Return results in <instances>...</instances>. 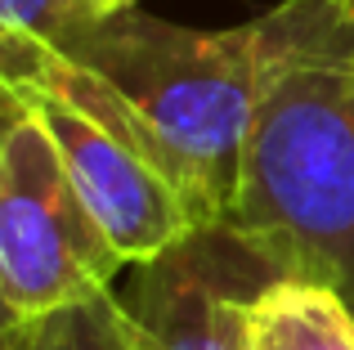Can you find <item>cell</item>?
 Returning a JSON list of instances; mask_svg holds the SVG:
<instances>
[{"label": "cell", "instance_id": "obj_8", "mask_svg": "<svg viewBox=\"0 0 354 350\" xmlns=\"http://www.w3.org/2000/svg\"><path fill=\"white\" fill-rule=\"evenodd\" d=\"M104 18V0H0V36L68 50Z\"/></svg>", "mask_w": 354, "mask_h": 350}, {"label": "cell", "instance_id": "obj_4", "mask_svg": "<svg viewBox=\"0 0 354 350\" xmlns=\"http://www.w3.org/2000/svg\"><path fill=\"white\" fill-rule=\"evenodd\" d=\"M0 99V306L5 319H41L113 292L126 256L81 198L41 117L5 90Z\"/></svg>", "mask_w": 354, "mask_h": 350}, {"label": "cell", "instance_id": "obj_6", "mask_svg": "<svg viewBox=\"0 0 354 350\" xmlns=\"http://www.w3.org/2000/svg\"><path fill=\"white\" fill-rule=\"evenodd\" d=\"M251 350H354V310L323 283L278 279L256 301Z\"/></svg>", "mask_w": 354, "mask_h": 350}, {"label": "cell", "instance_id": "obj_1", "mask_svg": "<svg viewBox=\"0 0 354 350\" xmlns=\"http://www.w3.org/2000/svg\"><path fill=\"white\" fill-rule=\"evenodd\" d=\"M234 220L354 310V0H278Z\"/></svg>", "mask_w": 354, "mask_h": 350}, {"label": "cell", "instance_id": "obj_5", "mask_svg": "<svg viewBox=\"0 0 354 350\" xmlns=\"http://www.w3.org/2000/svg\"><path fill=\"white\" fill-rule=\"evenodd\" d=\"M287 270L234 220L198 225L135 265L121 306L135 350H251L256 301Z\"/></svg>", "mask_w": 354, "mask_h": 350}, {"label": "cell", "instance_id": "obj_2", "mask_svg": "<svg viewBox=\"0 0 354 350\" xmlns=\"http://www.w3.org/2000/svg\"><path fill=\"white\" fill-rule=\"evenodd\" d=\"M269 18L202 32L144 9L104 14L68 59L108 81L162 140L198 225L229 220L256 95L269 68Z\"/></svg>", "mask_w": 354, "mask_h": 350}, {"label": "cell", "instance_id": "obj_7", "mask_svg": "<svg viewBox=\"0 0 354 350\" xmlns=\"http://www.w3.org/2000/svg\"><path fill=\"white\" fill-rule=\"evenodd\" d=\"M5 350H135L126 306L113 292L59 306L41 319H5Z\"/></svg>", "mask_w": 354, "mask_h": 350}, {"label": "cell", "instance_id": "obj_3", "mask_svg": "<svg viewBox=\"0 0 354 350\" xmlns=\"http://www.w3.org/2000/svg\"><path fill=\"white\" fill-rule=\"evenodd\" d=\"M0 90L41 117L63 167L126 265L153 261L198 229L162 140L99 72L18 36H0Z\"/></svg>", "mask_w": 354, "mask_h": 350}, {"label": "cell", "instance_id": "obj_9", "mask_svg": "<svg viewBox=\"0 0 354 350\" xmlns=\"http://www.w3.org/2000/svg\"><path fill=\"white\" fill-rule=\"evenodd\" d=\"M139 0H104V14H121V9H135Z\"/></svg>", "mask_w": 354, "mask_h": 350}]
</instances>
